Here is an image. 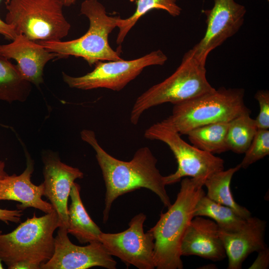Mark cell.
<instances>
[{
  "mask_svg": "<svg viewBox=\"0 0 269 269\" xmlns=\"http://www.w3.org/2000/svg\"><path fill=\"white\" fill-rule=\"evenodd\" d=\"M80 136L95 150L105 182L104 223L108 221L112 204L118 197L141 188L154 193L165 207L168 208L171 205L164 176L157 169V159L148 147L139 148L131 160L125 161L106 151L99 143L94 131L83 130Z\"/></svg>",
  "mask_w": 269,
  "mask_h": 269,
  "instance_id": "1",
  "label": "cell"
},
{
  "mask_svg": "<svg viewBox=\"0 0 269 269\" xmlns=\"http://www.w3.org/2000/svg\"><path fill=\"white\" fill-rule=\"evenodd\" d=\"M204 181L185 178L173 204L161 213L149 231L154 238L153 260L157 269H182L180 245L185 232L194 217L195 206L205 192Z\"/></svg>",
  "mask_w": 269,
  "mask_h": 269,
  "instance_id": "2",
  "label": "cell"
},
{
  "mask_svg": "<svg viewBox=\"0 0 269 269\" xmlns=\"http://www.w3.org/2000/svg\"><path fill=\"white\" fill-rule=\"evenodd\" d=\"M242 88L221 87L191 100L174 105L172 114L160 123L180 135L217 122H228L250 113L244 102Z\"/></svg>",
  "mask_w": 269,
  "mask_h": 269,
  "instance_id": "3",
  "label": "cell"
},
{
  "mask_svg": "<svg viewBox=\"0 0 269 269\" xmlns=\"http://www.w3.org/2000/svg\"><path fill=\"white\" fill-rule=\"evenodd\" d=\"M60 226L55 210L40 217L34 213L11 232L0 234V259L8 269L21 262L40 269L53 255L54 233Z\"/></svg>",
  "mask_w": 269,
  "mask_h": 269,
  "instance_id": "4",
  "label": "cell"
},
{
  "mask_svg": "<svg viewBox=\"0 0 269 269\" xmlns=\"http://www.w3.org/2000/svg\"><path fill=\"white\" fill-rule=\"evenodd\" d=\"M215 89L207 80L205 65L198 62L188 50L170 76L136 98L130 113L131 123L137 124L144 112L153 107L166 103L175 105Z\"/></svg>",
  "mask_w": 269,
  "mask_h": 269,
  "instance_id": "5",
  "label": "cell"
},
{
  "mask_svg": "<svg viewBox=\"0 0 269 269\" xmlns=\"http://www.w3.org/2000/svg\"><path fill=\"white\" fill-rule=\"evenodd\" d=\"M80 13L89 19V27L82 36L66 41H38L50 52L60 55L81 57L92 66L100 61L123 59L118 51H115L109 43V34L117 27L118 16L107 14L105 7L98 0H85Z\"/></svg>",
  "mask_w": 269,
  "mask_h": 269,
  "instance_id": "6",
  "label": "cell"
},
{
  "mask_svg": "<svg viewBox=\"0 0 269 269\" xmlns=\"http://www.w3.org/2000/svg\"><path fill=\"white\" fill-rule=\"evenodd\" d=\"M5 3V22L17 35L35 42L58 41L69 33L71 24L61 0H7Z\"/></svg>",
  "mask_w": 269,
  "mask_h": 269,
  "instance_id": "7",
  "label": "cell"
},
{
  "mask_svg": "<svg viewBox=\"0 0 269 269\" xmlns=\"http://www.w3.org/2000/svg\"><path fill=\"white\" fill-rule=\"evenodd\" d=\"M144 136L148 139L165 143L176 158L177 170L173 173L164 176L166 185L177 183L186 176L205 182L210 175L224 168L223 159L189 144L179 133L164 126L160 122L148 128Z\"/></svg>",
  "mask_w": 269,
  "mask_h": 269,
  "instance_id": "8",
  "label": "cell"
},
{
  "mask_svg": "<svg viewBox=\"0 0 269 269\" xmlns=\"http://www.w3.org/2000/svg\"><path fill=\"white\" fill-rule=\"evenodd\" d=\"M167 56L157 50L131 60L100 61L93 71L79 77H73L62 72L63 81L69 87L83 90L106 88L120 91L135 79L148 66L163 65Z\"/></svg>",
  "mask_w": 269,
  "mask_h": 269,
  "instance_id": "9",
  "label": "cell"
},
{
  "mask_svg": "<svg viewBox=\"0 0 269 269\" xmlns=\"http://www.w3.org/2000/svg\"><path fill=\"white\" fill-rule=\"evenodd\" d=\"M146 216L142 213L134 216L129 228L118 233L102 232L99 241L112 256L119 258L126 265L139 269H153L154 238L148 230L144 233Z\"/></svg>",
  "mask_w": 269,
  "mask_h": 269,
  "instance_id": "10",
  "label": "cell"
},
{
  "mask_svg": "<svg viewBox=\"0 0 269 269\" xmlns=\"http://www.w3.org/2000/svg\"><path fill=\"white\" fill-rule=\"evenodd\" d=\"M203 12L206 16L205 34L189 51L198 62L205 65L209 53L240 29L246 9L234 0H214L213 7Z\"/></svg>",
  "mask_w": 269,
  "mask_h": 269,
  "instance_id": "11",
  "label": "cell"
},
{
  "mask_svg": "<svg viewBox=\"0 0 269 269\" xmlns=\"http://www.w3.org/2000/svg\"><path fill=\"white\" fill-rule=\"evenodd\" d=\"M54 237V251L51 258L41 269H87L101 267L115 269L117 262L99 241L85 246H77L70 240L67 228L60 227Z\"/></svg>",
  "mask_w": 269,
  "mask_h": 269,
  "instance_id": "12",
  "label": "cell"
},
{
  "mask_svg": "<svg viewBox=\"0 0 269 269\" xmlns=\"http://www.w3.org/2000/svg\"><path fill=\"white\" fill-rule=\"evenodd\" d=\"M43 163L44 195L56 212L60 227H68V200L72 186L77 179L84 177L78 168L62 162L57 152L43 150L41 154Z\"/></svg>",
  "mask_w": 269,
  "mask_h": 269,
  "instance_id": "13",
  "label": "cell"
},
{
  "mask_svg": "<svg viewBox=\"0 0 269 269\" xmlns=\"http://www.w3.org/2000/svg\"><path fill=\"white\" fill-rule=\"evenodd\" d=\"M0 54L15 60L22 77L36 86L43 83L46 64L55 58H62L22 34L17 35L11 42L0 45Z\"/></svg>",
  "mask_w": 269,
  "mask_h": 269,
  "instance_id": "14",
  "label": "cell"
},
{
  "mask_svg": "<svg viewBox=\"0 0 269 269\" xmlns=\"http://www.w3.org/2000/svg\"><path fill=\"white\" fill-rule=\"evenodd\" d=\"M180 254L214 262L224 260L226 255L218 225L210 219L193 217L182 238Z\"/></svg>",
  "mask_w": 269,
  "mask_h": 269,
  "instance_id": "15",
  "label": "cell"
},
{
  "mask_svg": "<svg viewBox=\"0 0 269 269\" xmlns=\"http://www.w3.org/2000/svg\"><path fill=\"white\" fill-rule=\"evenodd\" d=\"M266 222L250 217L243 226L234 232L220 230V236L228 259V269H240L248 256L266 247L265 233Z\"/></svg>",
  "mask_w": 269,
  "mask_h": 269,
  "instance_id": "16",
  "label": "cell"
},
{
  "mask_svg": "<svg viewBox=\"0 0 269 269\" xmlns=\"http://www.w3.org/2000/svg\"><path fill=\"white\" fill-rule=\"evenodd\" d=\"M25 152L26 166L23 172L18 175H8L0 182V201H17L20 203L17 205V209L22 211L34 208L45 213H50L54 210L52 205L42 198L44 195L43 183L36 185L31 181L34 161L28 152Z\"/></svg>",
  "mask_w": 269,
  "mask_h": 269,
  "instance_id": "17",
  "label": "cell"
},
{
  "mask_svg": "<svg viewBox=\"0 0 269 269\" xmlns=\"http://www.w3.org/2000/svg\"><path fill=\"white\" fill-rule=\"evenodd\" d=\"M80 185L74 182L70 192L67 232L82 244L99 241L102 232L88 214L80 197Z\"/></svg>",
  "mask_w": 269,
  "mask_h": 269,
  "instance_id": "18",
  "label": "cell"
},
{
  "mask_svg": "<svg viewBox=\"0 0 269 269\" xmlns=\"http://www.w3.org/2000/svg\"><path fill=\"white\" fill-rule=\"evenodd\" d=\"M241 168L240 164L226 170L224 169L210 175L205 181L207 189L206 196L211 200L234 210L245 219L251 217L246 207L238 204L234 200L230 188L234 174Z\"/></svg>",
  "mask_w": 269,
  "mask_h": 269,
  "instance_id": "19",
  "label": "cell"
},
{
  "mask_svg": "<svg viewBox=\"0 0 269 269\" xmlns=\"http://www.w3.org/2000/svg\"><path fill=\"white\" fill-rule=\"evenodd\" d=\"M31 84L22 77L16 65L0 54V100L9 103L25 101L30 95Z\"/></svg>",
  "mask_w": 269,
  "mask_h": 269,
  "instance_id": "20",
  "label": "cell"
},
{
  "mask_svg": "<svg viewBox=\"0 0 269 269\" xmlns=\"http://www.w3.org/2000/svg\"><path fill=\"white\" fill-rule=\"evenodd\" d=\"M229 122H217L196 128L187 135L193 145L214 154L228 151L226 137Z\"/></svg>",
  "mask_w": 269,
  "mask_h": 269,
  "instance_id": "21",
  "label": "cell"
},
{
  "mask_svg": "<svg viewBox=\"0 0 269 269\" xmlns=\"http://www.w3.org/2000/svg\"><path fill=\"white\" fill-rule=\"evenodd\" d=\"M194 217L205 216L214 221L221 230L234 232L241 229L246 222L234 210L218 203L205 194L200 198L194 210Z\"/></svg>",
  "mask_w": 269,
  "mask_h": 269,
  "instance_id": "22",
  "label": "cell"
},
{
  "mask_svg": "<svg viewBox=\"0 0 269 269\" xmlns=\"http://www.w3.org/2000/svg\"><path fill=\"white\" fill-rule=\"evenodd\" d=\"M177 0H135L136 8L134 12L127 18L118 16L117 27L119 31L116 43L121 45L126 36L137 21L144 15L153 9H161L170 15L176 17L181 12V8L177 4Z\"/></svg>",
  "mask_w": 269,
  "mask_h": 269,
  "instance_id": "23",
  "label": "cell"
},
{
  "mask_svg": "<svg viewBox=\"0 0 269 269\" xmlns=\"http://www.w3.org/2000/svg\"><path fill=\"white\" fill-rule=\"evenodd\" d=\"M258 129L255 119L250 113L242 114L229 122L226 142L228 150L244 153L247 150Z\"/></svg>",
  "mask_w": 269,
  "mask_h": 269,
  "instance_id": "24",
  "label": "cell"
},
{
  "mask_svg": "<svg viewBox=\"0 0 269 269\" xmlns=\"http://www.w3.org/2000/svg\"><path fill=\"white\" fill-rule=\"evenodd\" d=\"M240 165L247 168L269 154V131L258 129L250 146L245 151Z\"/></svg>",
  "mask_w": 269,
  "mask_h": 269,
  "instance_id": "25",
  "label": "cell"
},
{
  "mask_svg": "<svg viewBox=\"0 0 269 269\" xmlns=\"http://www.w3.org/2000/svg\"><path fill=\"white\" fill-rule=\"evenodd\" d=\"M258 101L260 112L255 122L258 129L269 130V92L267 90H258L255 95Z\"/></svg>",
  "mask_w": 269,
  "mask_h": 269,
  "instance_id": "26",
  "label": "cell"
},
{
  "mask_svg": "<svg viewBox=\"0 0 269 269\" xmlns=\"http://www.w3.org/2000/svg\"><path fill=\"white\" fill-rule=\"evenodd\" d=\"M258 255L250 269H267L269 267V249L267 247L258 252Z\"/></svg>",
  "mask_w": 269,
  "mask_h": 269,
  "instance_id": "27",
  "label": "cell"
},
{
  "mask_svg": "<svg viewBox=\"0 0 269 269\" xmlns=\"http://www.w3.org/2000/svg\"><path fill=\"white\" fill-rule=\"evenodd\" d=\"M21 210H8L0 208V220L8 224L9 223H18L22 216Z\"/></svg>",
  "mask_w": 269,
  "mask_h": 269,
  "instance_id": "28",
  "label": "cell"
},
{
  "mask_svg": "<svg viewBox=\"0 0 269 269\" xmlns=\"http://www.w3.org/2000/svg\"><path fill=\"white\" fill-rule=\"evenodd\" d=\"M0 34L6 39L13 40L17 34L13 28L0 18Z\"/></svg>",
  "mask_w": 269,
  "mask_h": 269,
  "instance_id": "29",
  "label": "cell"
},
{
  "mask_svg": "<svg viewBox=\"0 0 269 269\" xmlns=\"http://www.w3.org/2000/svg\"><path fill=\"white\" fill-rule=\"evenodd\" d=\"M5 166L4 162L0 160V182L8 175L5 171Z\"/></svg>",
  "mask_w": 269,
  "mask_h": 269,
  "instance_id": "30",
  "label": "cell"
},
{
  "mask_svg": "<svg viewBox=\"0 0 269 269\" xmlns=\"http://www.w3.org/2000/svg\"><path fill=\"white\" fill-rule=\"evenodd\" d=\"M61 1L64 6L68 7L74 4L76 0H61Z\"/></svg>",
  "mask_w": 269,
  "mask_h": 269,
  "instance_id": "31",
  "label": "cell"
},
{
  "mask_svg": "<svg viewBox=\"0 0 269 269\" xmlns=\"http://www.w3.org/2000/svg\"><path fill=\"white\" fill-rule=\"evenodd\" d=\"M3 269V265H2V261L0 259V269Z\"/></svg>",
  "mask_w": 269,
  "mask_h": 269,
  "instance_id": "32",
  "label": "cell"
},
{
  "mask_svg": "<svg viewBox=\"0 0 269 269\" xmlns=\"http://www.w3.org/2000/svg\"><path fill=\"white\" fill-rule=\"evenodd\" d=\"M268 1H269V0H268Z\"/></svg>",
  "mask_w": 269,
  "mask_h": 269,
  "instance_id": "33",
  "label": "cell"
}]
</instances>
